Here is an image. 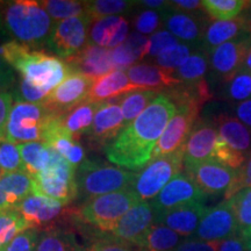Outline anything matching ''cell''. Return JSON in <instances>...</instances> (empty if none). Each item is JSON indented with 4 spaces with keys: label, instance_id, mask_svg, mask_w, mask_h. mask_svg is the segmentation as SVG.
I'll use <instances>...</instances> for the list:
<instances>
[{
    "label": "cell",
    "instance_id": "obj_52",
    "mask_svg": "<svg viewBox=\"0 0 251 251\" xmlns=\"http://www.w3.org/2000/svg\"><path fill=\"white\" fill-rule=\"evenodd\" d=\"M220 242H208V241L187 238L183 240L179 246L174 251H218Z\"/></svg>",
    "mask_w": 251,
    "mask_h": 251
},
{
    "label": "cell",
    "instance_id": "obj_44",
    "mask_svg": "<svg viewBox=\"0 0 251 251\" xmlns=\"http://www.w3.org/2000/svg\"><path fill=\"white\" fill-rule=\"evenodd\" d=\"M227 96L235 101H246L251 99V72L241 70L228 83Z\"/></svg>",
    "mask_w": 251,
    "mask_h": 251
},
{
    "label": "cell",
    "instance_id": "obj_49",
    "mask_svg": "<svg viewBox=\"0 0 251 251\" xmlns=\"http://www.w3.org/2000/svg\"><path fill=\"white\" fill-rule=\"evenodd\" d=\"M40 234L35 228H29L12 241L6 251H36Z\"/></svg>",
    "mask_w": 251,
    "mask_h": 251
},
{
    "label": "cell",
    "instance_id": "obj_34",
    "mask_svg": "<svg viewBox=\"0 0 251 251\" xmlns=\"http://www.w3.org/2000/svg\"><path fill=\"white\" fill-rule=\"evenodd\" d=\"M158 92L150 90H135L117 98L126 126L134 121L158 97Z\"/></svg>",
    "mask_w": 251,
    "mask_h": 251
},
{
    "label": "cell",
    "instance_id": "obj_27",
    "mask_svg": "<svg viewBox=\"0 0 251 251\" xmlns=\"http://www.w3.org/2000/svg\"><path fill=\"white\" fill-rule=\"evenodd\" d=\"M247 33L246 20L242 14L228 21H214L208 25L200 43V48L207 54L219 46L233 41Z\"/></svg>",
    "mask_w": 251,
    "mask_h": 251
},
{
    "label": "cell",
    "instance_id": "obj_64",
    "mask_svg": "<svg viewBox=\"0 0 251 251\" xmlns=\"http://www.w3.org/2000/svg\"><path fill=\"white\" fill-rule=\"evenodd\" d=\"M2 177V174H1V171H0V178H1Z\"/></svg>",
    "mask_w": 251,
    "mask_h": 251
},
{
    "label": "cell",
    "instance_id": "obj_35",
    "mask_svg": "<svg viewBox=\"0 0 251 251\" xmlns=\"http://www.w3.org/2000/svg\"><path fill=\"white\" fill-rule=\"evenodd\" d=\"M209 55L200 48L191 54L186 61L174 72L175 77L181 83H198L205 80V75L208 70Z\"/></svg>",
    "mask_w": 251,
    "mask_h": 251
},
{
    "label": "cell",
    "instance_id": "obj_54",
    "mask_svg": "<svg viewBox=\"0 0 251 251\" xmlns=\"http://www.w3.org/2000/svg\"><path fill=\"white\" fill-rule=\"evenodd\" d=\"M15 85V72L0 55V92H7Z\"/></svg>",
    "mask_w": 251,
    "mask_h": 251
},
{
    "label": "cell",
    "instance_id": "obj_57",
    "mask_svg": "<svg viewBox=\"0 0 251 251\" xmlns=\"http://www.w3.org/2000/svg\"><path fill=\"white\" fill-rule=\"evenodd\" d=\"M236 115L238 120L251 129V99L238 103L236 106Z\"/></svg>",
    "mask_w": 251,
    "mask_h": 251
},
{
    "label": "cell",
    "instance_id": "obj_8",
    "mask_svg": "<svg viewBox=\"0 0 251 251\" xmlns=\"http://www.w3.org/2000/svg\"><path fill=\"white\" fill-rule=\"evenodd\" d=\"M183 166V149L151 159L142 171L136 172L130 191H133L140 201L151 200L158 196L169 181L180 174Z\"/></svg>",
    "mask_w": 251,
    "mask_h": 251
},
{
    "label": "cell",
    "instance_id": "obj_42",
    "mask_svg": "<svg viewBox=\"0 0 251 251\" xmlns=\"http://www.w3.org/2000/svg\"><path fill=\"white\" fill-rule=\"evenodd\" d=\"M191 56L190 46L185 43H177V45L171 47L161 55L155 58L157 67L164 69L166 71L175 72L183 63Z\"/></svg>",
    "mask_w": 251,
    "mask_h": 251
},
{
    "label": "cell",
    "instance_id": "obj_33",
    "mask_svg": "<svg viewBox=\"0 0 251 251\" xmlns=\"http://www.w3.org/2000/svg\"><path fill=\"white\" fill-rule=\"evenodd\" d=\"M179 234L161 225H153L142 240L139 251H174L183 242Z\"/></svg>",
    "mask_w": 251,
    "mask_h": 251
},
{
    "label": "cell",
    "instance_id": "obj_7",
    "mask_svg": "<svg viewBox=\"0 0 251 251\" xmlns=\"http://www.w3.org/2000/svg\"><path fill=\"white\" fill-rule=\"evenodd\" d=\"M77 169L51 148L50 162L46 170L30 177L33 194L57 200L67 206L78 198Z\"/></svg>",
    "mask_w": 251,
    "mask_h": 251
},
{
    "label": "cell",
    "instance_id": "obj_28",
    "mask_svg": "<svg viewBox=\"0 0 251 251\" xmlns=\"http://www.w3.org/2000/svg\"><path fill=\"white\" fill-rule=\"evenodd\" d=\"M136 89L131 85L127 72L114 70L94 80L87 100L93 102H103L117 99Z\"/></svg>",
    "mask_w": 251,
    "mask_h": 251
},
{
    "label": "cell",
    "instance_id": "obj_21",
    "mask_svg": "<svg viewBox=\"0 0 251 251\" xmlns=\"http://www.w3.org/2000/svg\"><path fill=\"white\" fill-rule=\"evenodd\" d=\"M65 62L74 72H79L94 80L115 70L111 50L94 45H87L77 55L65 59Z\"/></svg>",
    "mask_w": 251,
    "mask_h": 251
},
{
    "label": "cell",
    "instance_id": "obj_40",
    "mask_svg": "<svg viewBox=\"0 0 251 251\" xmlns=\"http://www.w3.org/2000/svg\"><path fill=\"white\" fill-rule=\"evenodd\" d=\"M230 201L236 215L238 234L246 237L251 229V187L240 191L230 198Z\"/></svg>",
    "mask_w": 251,
    "mask_h": 251
},
{
    "label": "cell",
    "instance_id": "obj_23",
    "mask_svg": "<svg viewBox=\"0 0 251 251\" xmlns=\"http://www.w3.org/2000/svg\"><path fill=\"white\" fill-rule=\"evenodd\" d=\"M129 23L122 15L94 20L89 33V45L114 49L127 40Z\"/></svg>",
    "mask_w": 251,
    "mask_h": 251
},
{
    "label": "cell",
    "instance_id": "obj_50",
    "mask_svg": "<svg viewBox=\"0 0 251 251\" xmlns=\"http://www.w3.org/2000/svg\"><path fill=\"white\" fill-rule=\"evenodd\" d=\"M159 25H161V17L159 13L156 11H142L134 20L135 29L139 31L142 35H148L153 31L158 29Z\"/></svg>",
    "mask_w": 251,
    "mask_h": 251
},
{
    "label": "cell",
    "instance_id": "obj_16",
    "mask_svg": "<svg viewBox=\"0 0 251 251\" xmlns=\"http://www.w3.org/2000/svg\"><path fill=\"white\" fill-rule=\"evenodd\" d=\"M153 225L155 213L151 203L140 201L131 207L119 221L117 227L111 233L112 238L137 248Z\"/></svg>",
    "mask_w": 251,
    "mask_h": 251
},
{
    "label": "cell",
    "instance_id": "obj_36",
    "mask_svg": "<svg viewBox=\"0 0 251 251\" xmlns=\"http://www.w3.org/2000/svg\"><path fill=\"white\" fill-rule=\"evenodd\" d=\"M30 226L17 209L0 212V248L7 249L18 235L29 229Z\"/></svg>",
    "mask_w": 251,
    "mask_h": 251
},
{
    "label": "cell",
    "instance_id": "obj_60",
    "mask_svg": "<svg viewBox=\"0 0 251 251\" xmlns=\"http://www.w3.org/2000/svg\"><path fill=\"white\" fill-rule=\"evenodd\" d=\"M241 70L251 72V48L249 49V51H248L247 57H246V59H244L243 67H242V69H241Z\"/></svg>",
    "mask_w": 251,
    "mask_h": 251
},
{
    "label": "cell",
    "instance_id": "obj_2",
    "mask_svg": "<svg viewBox=\"0 0 251 251\" xmlns=\"http://www.w3.org/2000/svg\"><path fill=\"white\" fill-rule=\"evenodd\" d=\"M0 55L23 79L48 94L74 72L63 59L14 40L0 46Z\"/></svg>",
    "mask_w": 251,
    "mask_h": 251
},
{
    "label": "cell",
    "instance_id": "obj_9",
    "mask_svg": "<svg viewBox=\"0 0 251 251\" xmlns=\"http://www.w3.org/2000/svg\"><path fill=\"white\" fill-rule=\"evenodd\" d=\"M92 23V18L87 14L58 21L52 28L46 48L64 61L77 55L89 45L87 37Z\"/></svg>",
    "mask_w": 251,
    "mask_h": 251
},
{
    "label": "cell",
    "instance_id": "obj_26",
    "mask_svg": "<svg viewBox=\"0 0 251 251\" xmlns=\"http://www.w3.org/2000/svg\"><path fill=\"white\" fill-rule=\"evenodd\" d=\"M33 194V180L26 172H13L0 178V212L17 209Z\"/></svg>",
    "mask_w": 251,
    "mask_h": 251
},
{
    "label": "cell",
    "instance_id": "obj_55",
    "mask_svg": "<svg viewBox=\"0 0 251 251\" xmlns=\"http://www.w3.org/2000/svg\"><path fill=\"white\" fill-rule=\"evenodd\" d=\"M170 7L176 11L185 12V13H192V12H199L203 8L202 1L199 0H175V1H169Z\"/></svg>",
    "mask_w": 251,
    "mask_h": 251
},
{
    "label": "cell",
    "instance_id": "obj_63",
    "mask_svg": "<svg viewBox=\"0 0 251 251\" xmlns=\"http://www.w3.org/2000/svg\"><path fill=\"white\" fill-rule=\"evenodd\" d=\"M0 251H6V249H1V248H0Z\"/></svg>",
    "mask_w": 251,
    "mask_h": 251
},
{
    "label": "cell",
    "instance_id": "obj_37",
    "mask_svg": "<svg viewBox=\"0 0 251 251\" xmlns=\"http://www.w3.org/2000/svg\"><path fill=\"white\" fill-rule=\"evenodd\" d=\"M203 9L211 19L228 21L237 18L250 5L246 0H205Z\"/></svg>",
    "mask_w": 251,
    "mask_h": 251
},
{
    "label": "cell",
    "instance_id": "obj_17",
    "mask_svg": "<svg viewBox=\"0 0 251 251\" xmlns=\"http://www.w3.org/2000/svg\"><path fill=\"white\" fill-rule=\"evenodd\" d=\"M94 79L79 74L72 72L54 91H51L45 103L57 115L70 111L89 98Z\"/></svg>",
    "mask_w": 251,
    "mask_h": 251
},
{
    "label": "cell",
    "instance_id": "obj_19",
    "mask_svg": "<svg viewBox=\"0 0 251 251\" xmlns=\"http://www.w3.org/2000/svg\"><path fill=\"white\" fill-rule=\"evenodd\" d=\"M203 13H185L169 7L162 11L163 23L168 31L178 39L190 43H201L205 30L208 25Z\"/></svg>",
    "mask_w": 251,
    "mask_h": 251
},
{
    "label": "cell",
    "instance_id": "obj_10",
    "mask_svg": "<svg viewBox=\"0 0 251 251\" xmlns=\"http://www.w3.org/2000/svg\"><path fill=\"white\" fill-rule=\"evenodd\" d=\"M201 107L191 102L176 103V112L169 121L161 139L153 149L151 159L169 155L183 149L187 137L190 136Z\"/></svg>",
    "mask_w": 251,
    "mask_h": 251
},
{
    "label": "cell",
    "instance_id": "obj_53",
    "mask_svg": "<svg viewBox=\"0 0 251 251\" xmlns=\"http://www.w3.org/2000/svg\"><path fill=\"white\" fill-rule=\"evenodd\" d=\"M13 97L11 92H0V141L5 139L6 125L12 109Z\"/></svg>",
    "mask_w": 251,
    "mask_h": 251
},
{
    "label": "cell",
    "instance_id": "obj_62",
    "mask_svg": "<svg viewBox=\"0 0 251 251\" xmlns=\"http://www.w3.org/2000/svg\"><path fill=\"white\" fill-rule=\"evenodd\" d=\"M2 6H4V1H0V29L2 28V20H1V11H2Z\"/></svg>",
    "mask_w": 251,
    "mask_h": 251
},
{
    "label": "cell",
    "instance_id": "obj_38",
    "mask_svg": "<svg viewBox=\"0 0 251 251\" xmlns=\"http://www.w3.org/2000/svg\"><path fill=\"white\" fill-rule=\"evenodd\" d=\"M41 6L46 9L52 20L58 21L65 19L86 14V1L78 0H43Z\"/></svg>",
    "mask_w": 251,
    "mask_h": 251
},
{
    "label": "cell",
    "instance_id": "obj_14",
    "mask_svg": "<svg viewBox=\"0 0 251 251\" xmlns=\"http://www.w3.org/2000/svg\"><path fill=\"white\" fill-rule=\"evenodd\" d=\"M205 199L206 196L192 180V178L186 172H180L166 184V186L158 193V196L153 198L150 203L153 213L159 214L191 202H205Z\"/></svg>",
    "mask_w": 251,
    "mask_h": 251
},
{
    "label": "cell",
    "instance_id": "obj_59",
    "mask_svg": "<svg viewBox=\"0 0 251 251\" xmlns=\"http://www.w3.org/2000/svg\"><path fill=\"white\" fill-rule=\"evenodd\" d=\"M242 15L244 17V20H246L247 33L251 36V1H250V5L243 11Z\"/></svg>",
    "mask_w": 251,
    "mask_h": 251
},
{
    "label": "cell",
    "instance_id": "obj_45",
    "mask_svg": "<svg viewBox=\"0 0 251 251\" xmlns=\"http://www.w3.org/2000/svg\"><path fill=\"white\" fill-rule=\"evenodd\" d=\"M13 89L12 97L17 102H45L49 96L45 91L37 89V87L31 85L29 81L25 80L23 78H20V80L17 83V86L14 85Z\"/></svg>",
    "mask_w": 251,
    "mask_h": 251
},
{
    "label": "cell",
    "instance_id": "obj_56",
    "mask_svg": "<svg viewBox=\"0 0 251 251\" xmlns=\"http://www.w3.org/2000/svg\"><path fill=\"white\" fill-rule=\"evenodd\" d=\"M218 251H247L246 238L241 235L221 241Z\"/></svg>",
    "mask_w": 251,
    "mask_h": 251
},
{
    "label": "cell",
    "instance_id": "obj_32",
    "mask_svg": "<svg viewBox=\"0 0 251 251\" xmlns=\"http://www.w3.org/2000/svg\"><path fill=\"white\" fill-rule=\"evenodd\" d=\"M24 171L34 177L46 170L50 162L51 148L46 142H28L19 144Z\"/></svg>",
    "mask_w": 251,
    "mask_h": 251
},
{
    "label": "cell",
    "instance_id": "obj_20",
    "mask_svg": "<svg viewBox=\"0 0 251 251\" xmlns=\"http://www.w3.org/2000/svg\"><path fill=\"white\" fill-rule=\"evenodd\" d=\"M207 209L202 201L176 207L170 211L155 214V225L165 226L183 237L191 236L197 231Z\"/></svg>",
    "mask_w": 251,
    "mask_h": 251
},
{
    "label": "cell",
    "instance_id": "obj_24",
    "mask_svg": "<svg viewBox=\"0 0 251 251\" xmlns=\"http://www.w3.org/2000/svg\"><path fill=\"white\" fill-rule=\"evenodd\" d=\"M128 78L131 85L136 90H150V91H168L171 87L179 85L181 81L175 77L174 72L166 71L157 65L135 64L128 68Z\"/></svg>",
    "mask_w": 251,
    "mask_h": 251
},
{
    "label": "cell",
    "instance_id": "obj_25",
    "mask_svg": "<svg viewBox=\"0 0 251 251\" xmlns=\"http://www.w3.org/2000/svg\"><path fill=\"white\" fill-rule=\"evenodd\" d=\"M45 142L76 169L86 161V151L84 147L63 127L59 117L54 119L50 125Z\"/></svg>",
    "mask_w": 251,
    "mask_h": 251
},
{
    "label": "cell",
    "instance_id": "obj_5",
    "mask_svg": "<svg viewBox=\"0 0 251 251\" xmlns=\"http://www.w3.org/2000/svg\"><path fill=\"white\" fill-rule=\"evenodd\" d=\"M57 117L45 102H15L9 112L5 139L15 144L45 142L47 131Z\"/></svg>",
    "mask_w": 251,
    "mask_h": 251
},
{
    "label": "cell",
    "instance_id": "obj_6",
    "mask_svg": "<svg viewBox=\"0 0 251 251\" xmlns=\"http://www.w3.org/2000/svg\"><path fill=\"white\" fill-rule=\"evenodd\" d=\"M137 202L139 198L130 190L105 194L83 203L76 212V218L101 233H112L126 213Z\"/></svg>",
    "mask_w": 251,
    "mask_h": 251
},
{
    "label": "cell",
    "instance_id": "obj_46",
    "mask_svg": "<svg viewBox=\"0 0 251 251\" xmlns=\"http://www.w3.org/2000/svg\"><path fill=\"white\" fill-rule=\"evenodd\" d=\"M178 43L177 37H175L170 31L168 30H159L157 33L152 34L149 37V46H148V56L150 57H157L161 55L163 51L168 50L171 47L176 46Z\"/></svg>",
    "mask_w": 251,
    "mask_h": 251
},
{
    "label": "cell",
    "instance_id": "obj_11",
    "mask_svg": "<svg viewBox=\"0 0 251 251\" xmlns=\"http://www.w3.org/2000/svg\"><path fill=\"white\" fill-rule=\"evenodd\" d=\"M126 127L124 114L117 99L100 102L94 117L92 127L86 135L89 148L92 150H105Z\"/></svg>",
    "mask_w": 251,
    "mask_h": 251
},
{
    "label": "cell",
    "instance_id": "obj_47",
    "mask_svg": "<svg viewBox=\"0 0 251 251\" xmlns=\"http://www.w3.org/2000/svg\"><path fill=\"white\" fill-rule=\"evenodd\" d=\"M251 187V153L248 156L247 161L244 164L241 166L238 170H236V176L235 179L231 183L230 187L228 188L227 192L225 193V200L230 199L235 194H237L240 191L244 188Z\"/></svg>",
    "mask_w": 251,
    "mask_h": 251
},
{
    "label": "cell",
    "instance_id": "obj_12",
    "mask_svg": "<svg viewBox=\"0 0 251 251\" xmlns=\"http://www.w3.org/2000/svg\"><path fill=\"white\" fill-rule=\"evenodd\" d=\"M238 234V226L230 199L207 209L194 233L196 240L221 242Z\"/></svg>",
    "mask_w": 251,
    "mask_h": 251
},
{
    "label": "cell",
    "instance_id": "obj_48",
    "mask_svg": "<svg viewBox=\"0 0 251 251\" xmlns=\"http://www.w3.org/2000/svg\"><path fill=\"white\" fill-rule=\"evenodd\" d=\"M112 61L115 70H124L127 67H133L136 61H140L141 56L137 54L127 42H124L121 46L112 49Z\"/></svg>",
    "mask_w": 251,
    "mask_h": 251
},
{
    "label": "cell",
    "instance_id": "obj_61",
    "mask_svg": "<svg viewBox=\"0 0 251 251\" xmlns=\"http://www.w3.org/2000/svg\"><path fill=\"white\" fill-rule=\"evenodd\" d=\"M246 238V246H247V251H251V235H248Z\"/></svg>",
    "mask_w": 251,
    "mask_h": 251
},
{
    "label": "cell",
    "instance_id": "obj_13",
    "mask_svg": "<svg viewBox=\"0 0 251 251\" xmlns=\"http://www.w3.org/2000/svg\"><path fill=\"white\" fill-rule=\"evenodd\" d=\"M250 48L251 36L246 33L212 50L208 55L213 74L221 80L229 83L241 71Z\"/></svg>",
    "mask_w": 251,
    "mask_h": 251
},
{
    "label": "cell",
    "instance_id": "obj_29",
    "mask_svg": "<svg viewBox=\"0 0 251 251\" xmlns=\"http://www.w3.org/2000/svg\"><path fill=\"white\" fill-rule=\"evenodd\" d=\"M219 137L236 151L249 156L251 153V129L237 118L221 114L214 119Z\"/></svg>",
    "mask_w": 251,
    "mask_h": 251
},
{
    "label": "cell",
    "instance_id": "obj_51",
    "mask_svg": "<svg viewBox=\"0 0 251 251\" xmlns=\"http://www.w3.org/2000/svg\"><path fill=\"white\" fill-rule=\"evenodd\" d=\"M85 251H136L129 244H126L114 238H100L94 241Z\"/></svg>",
    "mask_w": 251,
    "mask_h": 251
},
{
    "label": "cell",
    "instance_id": "obj_43",
    "mask_svg": "<svg viewBox=\"0 0 251 251\" xmlns=\"http://www.w3.org/2000/svg\"><path fill=\"white\" fill-rule=\"evenodd\" d=\"M213 158L221 163V164L233 169V170H238L246 163L248 156L234 150L218 136Z\"/></svg>",
    "mask_w": 251,
    "mask_h": 251
},
{
    "label": "cell",
    "instance_id": "obj_30",
    "mask_svg": "<svg viewBox=\"0 0 251 251\" xmlns=\"http://www.w3.org/2000/svg\"><path fill=\"white\" fill-rule=\"evenodd\" d=\"M99 105L100 102L85 100L76 107L59 115V121L75 139L79 141L81 136L89 134Z\"/></svg>",
    "mask_w": 251,
    "mask_h": 251
},
{
    "label": "cell",
    "instance_id": "obj_15",
    "mask_svg": "<svg viewBox=\"0 0 251 251\" xmlns=\"http://www.w3.org/2000/svg\"><path fill=\"white\" fill-rule=\"evenodd\" d=\"M184 168L205 196L226 193L236 176V170L221 164L214 158L197 164L185 165Z\"/></svg>",
    "mask_w": 251,
    "mask_h": 251
},
{
    "label": "cell",
    "instance_id": "obj_22",
    "mask_svg": "<svg viewBox=\"0 0 251 251\" xmlns=\"http://www.w3.org/2000/svg\"><path fill=\"white\" fill-rule=\"evenodd\" d=\"M17 211L30 228L37 229L54 224L64 212V205L50 198L30 194L18 206Z\"/></svg>",
    "mask_w": 251,
    "mask_h": 251
},
{
    "label": "cell",
    "instance_id": "obj_41",
    "mask_svg": "<svg viewBox=\"0 0 251 251\" xmlns=\"http://www.w3.org/2000/svg\"><path fill=\"white\" fill-rule=\"evenodd\" d=\"M0 171L2 175L25 172L19 144L6 139L0 141Z\"/></svg>",
    "mask_w": 251,
    "mask_h": 251
},
{
    "label": "cell",
    "instance_id": "obj_58",
    "mask_svg": "<svg viewBox=\"0 0 251 251\" xmlns=\"http://www.w3.org/2000/svg\"><path fill=\"white\" fill-rule=\"evenodd\" d=\"M137 4H141L149 8L161 9V11H164L169 7V1H163V0H144V1H137Z\"/></svg>",
    "mask_w": 251,
    "mask_h": 251
},
{
    "label": "cell",
    "instance_id": "obj_1",
    "mask_svg": "<svg viewBox=\"0 0 251 251\" xmlns=\"http://www.w3.org/2000/svg\"><path fill=\"white\" fill-rule=\"evenodd\" d=\"M175 112V102L166 94L159 93L148 107L126 126L117 139L106 147L103 151L108 161L130 171L144 168Z\"/></svg>",
    "mask_w": 251,
    "mask_h": 251
},
{
    "label": "cell",
    "instance_id": "obj_4",
    "mask_svg": "<svg viewBox=\"0 0 251 251\" xmlns=\"http://www.w3.org/2000/svg\"><path fill=\"white\" fill-rule=\"evenodd\" d=\"M136 172L86 159L77 168L78 198L85 203L105 194L130 190Z\"/></svg>",
    "mask_w": 251,
    "mask_h": 251
},
{
    "label": "cell",
    "instance_id": "obj_39",
    "mask_svg": "<svg viewBox=\"0 0 251 251\" xmlns=\"http://www.w3.org/2000/svg\"><path fill=\"white\" fill-rule=\"evenodd\" d=\"M137 1H127V0H94L86 1V14L92 18V20L106 17H115L129 12Z\"/></svg>",
    "mask_w": 251,
    "mask_h": 251
},
{
    "label": "cell",
    "instance_id": "obj_18",
    "mask_svg": "<svg viewBox=\"0 0 251 251\" xmlns=\"http://www.w3.org/2000/svg\"><path fill=\"white\" fill-rule=\"evenodd\" d=\"M218 136L215 120L198 119L183 147L184 166L212 159Z\"/></svg>",
    "mask_w": 251,
    "mask_h": 251
},
{
    "label": "cell",
    "instance_id": "obj_31",
    "mask_svg": "<svg viewBox=\"0 0 251 251\" xmlns=\"http://www.w3.org/2000/svg\"><path fill=\"white\" fill-rule=\"evenodd\" d=\"M36 251H85V249L71 230L49 227L40 235Z\"/></svg>",
    "mask_w": 251,
    "mask_h": 251
},
{
    "label": "cell",
    "instance_id": "obj_3",
    "mask_svg": "<svg viewBox=\"0 0 251 251\" xmlns=\"http://www.w3.org/2000/svg\"><path fill=\"white\" fill-rule=\"evenodd\" d=\"M1 20L6 33L31 49L46 47L56 24L34 0L4 1Z\"/></svg>",
    "mask_w": 251,
    "mask_h": 251
}]
</instances>
